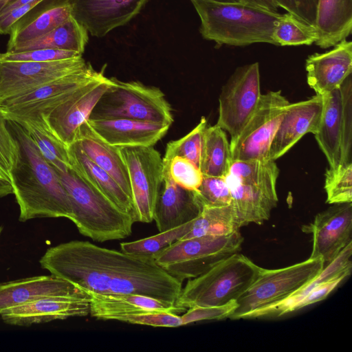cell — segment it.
<instances>
[{
	"label": "cell",
	"instance_id": "cell-1",
	"mask_svg": "<svg viewBox=\"0 0 352 352\" xmlns=\"http://www.w3.org/2000/svg\"><path fill=\"white\" fill-rule=\"evenodd\" d=\"M41 266L85 293L136 294L175 304L182 283L152 256L71 241L48 248Z\"/></svg>",
	"mask_w": 352,
	"mask_h": 352
},
{
	"label": "cell",
	"instance_id": "cell-2",
	"mask_svg": "<svg viewBox=\"0 0 352 352\" xmlns=\"http://www.w3.org/2000/svg\"><path fill=\"white\" fill-rule=\"evenodd\" d=\"M8 123L18 144L17 157L8 176L19 206V221L42 217L71 220V202L56 170L21 125L9 120Z\"/></svg>",
	"mask_w": 352,
	"mask_h": 352
},
{
	"label": "cell",
	"instance_id": "cell-3",
	"mask_svg": "<svg viewBox=\"0 0 352 352\" xmlns=\"http://www.w3.org/2000/svg\"><path fill=\"white\" fill-rule=\"evenodd\" d=\"M200 19L202 37L219 45H274L272 34L281 14L237 1L190 0Z\"/></svg>",
	"mask_w": 352,
	"mask_h": 352
},
{
	"label": "cell",
	"instance_id": "cell-4",
	"mask_svg": "<svg viewBox=\"0 0 352 352\" xmlns=\"http://www.w3.org/2000/svg\"><path fill=\"white\" fill-rule=\"evenodd\" d=\"M56 170L71 202L70 221L81 234L98 242L123 239L131 234L135 222L132 214L118 208L72 168Z\"/></svg>",
	"mask_w": 352,
	"mask_h": 352
},
{
	"label": "cell",
	"instance_id": "cell-5",
	"mask_svg": "<svg viewBox=\"0 0 352 352\" xmlns=\"http://www.w3.org/2000/svg\"><path fill=\"white\" fill-rule=\"evenodd\" d=\"M278 175L279 168L271 159L232 161L225 179L241 228L269 219L278 204Z\"/></svg>",
	"mask_w": 352,
	"mask_h": 352
},
{
	"label": "cell",
	"instance_id": "cell-6",
	"mask_svg": "<svg viewBox=\"0 0 352 352\" xmlns=\"http://www.w3.org/2000/svg\"><path fill=\"white\" fill-rule=\"evenodd\" d=\"M262 267L239 252L200 276L188 279L176 300L184 311L197 306H219L236 300L254 281Z\"/></svg>",
	"mask_w": 352,
	"mask_h": 352
},
{
	"label": "cell",
	"instance_id": "cell-7",
	"mask_svg": "<svg viewBox=\"0 0 352 352\" xmlns=\"http://www.w3.org/2000/svg\"><path fill=\"white\" fill-rule=\"evenodd\" d=\"M243 241L239 230L228 235L182 239L153 258L162 268L182 283L200 276L239 252Z\"/></svg>",
	"mask_w": 352,
	"mask_h": 352
},
{
	"label": "cell",
	"instance_id": "cell-8",
	"mask_svg": "<svg viewBox=\"0 0 352 352\" xmlns=\"http://www.w3.org/2000/svg\"><path fill=\"white\" fill-rule=\"evenodd\" d=\"M111 79L88 119L129 118L170 126L173 122L170 105L158 87Z\"/></svg>",
	"mask_w": 352,
	"mask_h": 352
},
{
	"label": "cell",
	"instance_id": "cell-9",
	"mask_svg": "<svg viewBox=\"0 0 352 352\" xmlns=\"http://www.w3.org/2000/svg\"><path fill=\"white\" fill-rule=\"evenodd\" d=\"M324 267L322 258L309 257L283 268H262L254 281L236 299L238 307L229 318H244L254 311L285 300L316 277Z\"/></svg>",
	"mask_w": 352,
	"mask_h": 352
},
{
	"label": "cell",
	"instance_id": "cell-10",
	"mask_svg": "<svg viewBox=\"0 0 352 352\" xmlns=\"http://www.w3.org/2000/svg\"><path fill=\"white\" fill-rule=\"evenodd\" d=\"M102 75L103 70L97 72L89 64L82 71L8 99L0 104V109L7 120L30 123L40 129L49 131L43 119L78 89Z\"/></svg>",
	"mask_w": 352,
	"mask_h": 352
},
{
	"label": "cell",
	"instance_id": "cell-11",
	"mask_svg": "<svg viewBox=\"0 0 352 352\" xmlns=\"http://www.w3.org/2000/svg\"><path fill=\"white\" fill-rule=\"evenodd\" d=\"M289 102L280 90L261 94L253 113L240 133L231 138L233 160L270 159V148Z\"/></svg>",
	"mask_w": 352,
	"mask_h": 352
},
{
	"label": "cell",
	"instance_id": "cell-12",
	"mask_svg": "<svg viewBox=\"0 0 352 352\" xmlns=\"http://www.w3.org/2000/svg\"><path fill=\"white\" fill-rule=\"evenodd\" d=\"M129 173L135 221H153L163 183V158L153 146L120 148Z\"/></svg>",
	"mask_w": 352,
	"mask_h": 352
},
{
	"label": "cell",
	"instance_id": "cell-13",
	"mask_svg": "<svg viewBox=\"0 0 352 352\" xmlns=\"http://www.w3.org/2000/svg\"><path fill=\"white\" fill-rule=\"evenodd\" d=\"M261 96L258 63L237 67L221 88L216 124L228 131L231 138L236 137L253 113Z\"/></svg>",
	"mask_w": 352,
	"mask_h": 352
},
{
	"label": "cell",
	"instance_id": "cell-14",
	"mask_svg": "<svg viewBox=\"0 0 352 352\" xmlns=\"http://www.w3.org/2000/svg\"><path fill=\"white\" fill-rule=\"evenodd\" d=\"M89 65L82 56L50 62L0 60V104L48 82L82 71Z\"/></svg>",
	"mask_w": 352,
	"mask_h": 352
},
{
	"label": "cell",
	"instance_id": "cell-15",
	"mask_svg": "<svg viewBox=\"0 0 352 352\" xmlns=\"http://www.w3.org/2000/svg\"><path fill=\"white\" fill-rule=\"evenodd\" d=\"M111 83V79L102 75L78 89L43 119L50 132L67 147L70 146Z\"/></svg>",
	"mask_w": 352,
	"mask_h": 352
},
{
	"label": "cell",
	"instance_id": "cell-16",
	"mask_svg": "<svg viewBox=\"0 0 352 352\" xmlns=\"http://www.w3.org/2000/svg\"><path fill=\"white\" fill-rule=\"evenodd\" d=\"M302 229L312 234L310 257L322 258L325 267L352 241V203L333 204Z\"/></svg>",
	"mask_w": 352,
	"mask_h": 352
},
{
	"label": "cell",
	"instance_id": "cell-17",
	"mask_svg": "<svg viewBox=\"0 0 352 352\" xmlns=\"http://www.w3.org/2000/svg\"><path fill=\"white\" fill-rule=\"evenodd\" d=\"M149 0H69L72 16L93 36L102 37L129 22Z\"/></svg>",
	"mask_w": 352,
	"mask_h": 352
},
{
	"label": "cell",
	"instance_id": "cell-18",
	"mask_svg": "<svg viewBox=\"0 0 352 352\" xmlns=\"http://www.w3.org/2000/svg\"><path fill=\"white\" fill-rule=\"evenodd\" d=\"M323 109V96L317 95L289 103L270 148L269 157L276 160L285 155L305 134H316Z\"/></svg>",
	"mask_w": 352,
	"mask_h": 352
},
{
	"label": "cell",
	"instance_id": "cell-19",
	"mask_svg": "<svg viewBox=\"0 0 352 352\" xmlns=\"http://www.w3.org/2000/svg\"><path fill=\"white\" fill-rule=\"evenodd\" d=\"M307 82L316 94L338 89L352 73V42L343 39L330 50L309 55L305 61Z\"/></svg>",
	"mask_w": 352,
	"mask_h": 352
},
{
	"label": "cell",
	"instance_id": "cell-20",
	"mask_svg": "<svg viewBox=\"0 0 352 352\" xmlns=\"http://www.w3.org/2000/svg\"><path fill=\"white\" fill-rule=\"evenodd\" d=\"M89 314V297L57 296L39 299L0 314L8 324L30 326Z\"/></svg>",
	"mask_w": 352,
	"mask_h": 352
},
{
	"label": "cell",
	"instance_id": "cell-21",
	"mask_svg": "<svg viewBox=\"0 0 352 352\" xmlns=\"http://www.w3.org/2000/svg\"><path fill=\"white\" fill-rule=\"evenodd\" d=\"M57 296L89 297L72 283L52 274L0 283V314L33 301Z\"/></svg>",
	"mask_w": 352,
	"mask_h": 352
},
{
	"label": "cell",
	"instance_id": "cell-22",
	"mask_svg": "<svg viewBox=\"0 0 352 352\" xmlns=\"http://www.w3.org/2000/svg\"><path fill=\"white\" fill-rule=\"evenodd\" d=\"M92 129L108 144L118 147L153 146L170 125L129 118L87 119Z\"/></svg>",
	"mask_w": 352,
	"mask_h": 352
},
{
	"label": "cell",
	"instance_id": "cell-23",
	"mask_svg": "<svg viewBox=\"0 0 352 352\" xmlns=\"http://www.w3.org/2000/svg\"><path fill=\"white\" fill-rule=\"evenodd\" d=\"M195 191L175 184L163 175V183L155 204L153 221L159 232H164L188 223L202 210Z\"/></svg>",
	"mask_w": 352,
	"mask_h": 352
},
{
	"label": "cell",
	"instance_id": "cell-24",
	"mask_svg": "<svg viewBox=\"0 0 352 352\" xmlns=\"http://www.w3.org/2000/svg\"><path fill=\"white\" fill-rule=\"evenodd\" d=\"M87 294L89 314L98 320L121 321L127 316L146 313L184 312L174 303L140 294Z\"/></svg>",
	"mask_w": 352,
	"mask_h": 352
},
{
	"label": "cell",
	"instance_id": "cell-25",
	"mask_svg": "<svg viewBox=\"0 0 352 352\" xmlns=\"http://www.w3.org/2000/svg\"><path fill=\"white\" fill-rule=\"evenodd\" d=\"M71 16L69 0H45L12 26L6 51L47 34Z\"/></svg>",
	"mask_w": 352,
	"mask_h": 352
},
{
	"label": "cell",
	"instance_id": "cell-26",
	"mask_svg": "<svg viewBox=\"0 0 352 352\" xmlns=\"http://www.w3.org/2000/svg\"><path fill=\"white\" fill-rule=\"evenodd\" d=\"M74 142L78 144L92 162L109 173L132 199L129 173L120 148L108 144L98 136L87 120L78 128Z\"/></svg>",
	"mask_w": 352,
	"mask_h": 352
},
{
	"label": "cell",
	"instance_id": "cell-27",
	"mask_svg": "<svg viewBox=\"0 0 352 352\" xmlns=\"http://www.w3.org/2000/svg\"><path fill=\"white\" fill-rule=\"evenodd\" d=\"M67 148L72 169L118 208L133 216L132 199L114 179L92 162L76 142Z\"/></svg>",
	"mask_w": 352,
	"mask_h": 352
},
{
	"label": "cell",
	"instance_id": "cell-28",
	"mask_svg": "<svg viewBox=\"0 0 352 352\" xmlns=\"http://www.w3.org/2000/svg\"><path fill=\"white\" fill-rule=\"evenodd\" d=\"M314 26L322 49L346 38L352 30V0H318Z\"/></svg>",
	"mask_w": 352,
	"mask_h": 352
},
{
	"label": "cell",
	"instance_id": "cell-29",
	"mask_svg": "<svg viewBox=\"0 0 352 352\" xmlns=\"http://www.w3.org/2000/svg\"><path fill=\"white\" fill-rule=\"evenodd\" d=\"M352 241L349 242L340 254L313 280L295 292L285 300L271 306L254 311L245 318H278L295 311L296 305L306 296L320 282L335 277L341 273L351 270Z\"/></svg>",
	"mask_w": 352,
	"mask_h": 352
},
{
	"label": "cell",
	"instance_id": "cell-30",
	"mask_svg": "<svg viewBox=\"0 0 352 352\" xmlns=\"http://www.w3.org/2000/svg\"><path fill=\"white\" fill-rule=\"evenodd\" d=\"M341 114V96L338 89L323 96L322 116L314 134L331 168L337 166L340 161Z\"/></svg>",
	"mask_w": 352,
	"mask_h": 352
},
{
	"label": "cell",
	"instance_id": "cell-31",
	"mask_svg": "<svg viewBox=\"0 0 352 352\" xmlns=\"http://www.w3.org/2000/svg\"><path fill=\"white\" fill-rule=\"evenodd\" d=\"M88 38L87 30L71 16L47 34L25 42L11 51L54 49L72 51L82 54Z\"/></svg>",
	"mask_w": 352,
	"mask_h": 352
},
{
	"label": "cell",
	"instance_id": "cell-32",
	"mask_svg": "<svg viewBox=\"0 0 352 352\" xmlns=\"http://www.w3.org/2000/svg\"><path fill=\"white\" fill-rule=\"evenodd\" d=\"M232 161L225 131L217 124L207 126L204 132L199 165L203 175L225 177Z\"/></svg>",
	"mask_w": 352,
	"mask_h": 352
},
{
	"label": "cell",
	"instance_id": "cell-33",
	"mask_svg": "<svg viewBox=\"0 0 352 352\" xmlns=\"http://www.w3.org/2000/svg\"><path fill=\"white\" fill-rule=\"evenodd\" d=\"M240 228L232 205L204 207L199 214L192 220L189 231L182 239L228 235Z\"/></svg>",
	"mask_w": 352,
	"mask_h": 352
},
{
	"label": "cell",
	"instance_id": "cell-34",
	"mask_svg": "<svg viewBox=\"0 0 352 352\" xmlns=\"http://www.w3.org/2000/svg\"><path fill=\"white\" fill-rule=\"evenodd\" d=\"M275 45L298 46L315 43L318 34L314 25L307 23L293 14H281L272 31Z\"/></svg>",
	"mask_w": 352,
	"mask_h": 352
},
{
	"label": "cell",
	"instance_id": "cell-35",
	"mask_svg": "<svg viewBox=\"0 0 352 352\" xmlns=\"http://www.w3.org/2000/svg\"><path fill=\"white\" fill-rule=\"evenodd\" d=\"M17 123L25 129L43 157L56 170L65 172L72 168L67 147L49 131L40 129L27 122Z\"/></svg>",
	"mask_w": 352,
	"mask_h": 352
},
{
	"label": "cell",
	"instance_id": "cell-36",
	"mask_svg": "<svg viewBox=\"0 0 352 352\" xmlns=\"http://www.w3.org/2000/svg\"><path fill=\"white\" fill-rule=\"evenodd\" d=\"M192 221L181 226L144 239L120 243V250L131 254L153 256L174 242L181 239L190 230Z\"/></svg>",
	"mask_w": 352,
	"mask_h": 352
},
{
	"label": "cell",
	"instance_id": "cell-37",
	"mask_svg": "<svg viewBox=\"0 0 352 352\" xmlns=\"http://www.w3.org/2000/svg\"><path fill=\"white\" fill-rule=\"evenodd\" d=\"M207 126V120L202 116L197 125L188 134L169 142L166 145L163 164L175 156H179L190 160L199 168L204 132Z\"/></svg>",
	"mask_w": 352,
	"mask_h": 352
},
{
	"label": "cell",
	"instance_id": "cell-38",
	"mask_svg": "<svg viewBox=\"0 0 352 352\" xmlns=\"http://www.w3.org/2000/svg\"><path fill=\"white\" fill-rule=\"evenodd\" d=\"M324 189L329 204L352 202V162L327 169Z\"/></svg>",
	"mask_w": 352,
	"mask_h": 352
},
{
	"label": "cell",
	"instance_id": "cell-39",
	"mask_svg": "<svg viewBox=\"0 0 352 352\" xmlns=\"http://www.w3.org/2000/svg\"><path fill=\"white\" fill-rule=\"evenodd\" d=\"M341 96V151L340 164L351 162L352 78L349 75L339 88Z\"/></svg>",
	"mask_w": 352,
	"mask_h": 352
},
{
	"label": "cell",
	"instance_id": "cell-40",
	"mask_svg": "<svg viewBox=\"0 0 352 352\" xmlns=\"http://www.w3.org/2000/svg\"><path fill=\"white\" fill-rule=\"evenodd\" d=\"M163 175H167L177 185L187 190L197 191L204 175L199 168L190 160L175 156L163 164Z\"/></svg>",
	"mask_w": 352,
	"mask_h": 352
},
{
	"label": "cell",
	"instance_id": "cell-41",
	"mask_svg": "<svg viewBox=\"0 0 352 352\" xmlns=\"http://www.w3.org/2000/svg\"><path fill=\"white\" fill-rule=\"evenodd\" d=\"M202 207H222L232 204V196L225 177L204 175L195 191Z\"/></svg>",
	"mask_w": 352,
	"mask_h": 352
},
{
	"label": "cell",
	"instance_id": "cell-42",
	"mask_svg": "<svg viewBox=\"0 0 352 352\" xmlns=\"http://www.w3.org/2000/svg\"><path fill=\"white\" fill-rule=\"evenodd\" d=\"M82 56L75 52L54 49H35L25 51H6L0 53V60L50 62Z\"/></svg>",
	"mask_w": 352,
	"mask_h": 352
},
{
	"label": "cell",
	"instance_id": "cell-43",
	"mask_svg": "<svg viewBox=\"0 0 352 352\" xmlns=\"http://www.w3.org/2000/svg\"><path fill=\"white\" fill-rule=\"evenodd\" d=\"M238 307L236 300L219 306H197L188 308L181 316L182 325L193 322L229 318Z\"/></svg>",
	"mask_w": 352,
	"mask_h": 352
},
{
	"label": "cell",
	"instance_id": "cell-44",
	"mask_svg": "<svg viewBox=\"0 0 352 352\" xmlns=\"http://www.w3.org/2000/svg\"><path fill=\"white\" fill-rule=\"evenodd\" d=\"M18 155V144L0 109V167L8 175ZM9 177V176H8Z\"/></svg>",
	"mask_w": 352,
	"mask_h": 352
},
{
	"label": "cell",
	"instance_id": "cell-45",
	"mask_svg": "<svg viewBox=\"0 0 352 352\" xmlns=\"http://www.w3.org/2000/svg\"><path fill=\"white\" fill-rule=\"evenodd\" d=\"M121 322L160 327H177L182 325L181 316L169 311L133 315L123 318Z\"/></svg>",
	"mask_w": 352,
	"mask_h": 352
},
{
	"label": "cell",
	"instance_id": "cell-46",
	"mask_svg": "<svg viewBox=\"0 0 352 352\" xmlns=\"http://www.w3.org/2000/svg\"><path fill=\"white\" fill-rule=\"evenodd\" d=\"M280 8L314 25L318 0H276Z\"/></svg>",
	"mask_w": 352,
	"mask_h": 352
},
{
	"label": "cell",
	"instance_id": "cell-47",
	"mask_svg": "<svg viewBox=\"0 0 352 352\" xmlns=\"http://www.w3.org/2000/svg\"><path fill=\"white\" fill-rule=\"evenodd\" d=\"M258 7L268 11L278 12L280 8L276 0H234Z\"/></svg>",
	"mask_w": 352,
	"mask_h": 352
},
{
	"label": "cell",
	"instance_id": "cell-48",
	"mask_svg": "<svg viewBox=\"0 0 352 352\" xmlns=\"http://www.w3.org/2000/svg\"><path fill=\"white\" fill-rule=\"evenodd\" d=\"M13 194L10 180L0 177V197Z\"/></svg>",
	"mask_w": 352,
	"mask_h": 352
},
{
	"label": "cell",
	"instance_id": "cell-49",
	"mask_svg": "<svg viewBox=\"0 0 352 352\" xmlns=\"http://www.w3.org/2000/svg\"><path fill=\"white\" fill-rule=\"evenodd\" d=\"M15 0H0V14L12 2Z\"/></svg>",
	"mask_w": 352,
	"mask_h": 352
},
{
	"label": "cell",
	"instance_id": "cell-50",
	"mask_svg": "<svg viewBox=\"0 0 352 352\" xmlns=\"http://www.w3.org/2000/svg\"><path fill=\"white\" fill-rule=\"evenodd\" d=\"M0 177L9 180L8 175L0 167Z\"/></svg>",
	"mask_w": 352,
	"mask_h": 352
},
{
	"label": "cell",
	"instance_id": "cell-51",
	"mask_svg": "<svg viewBox=\"0 0 352 352\" xmlns=\"http://www.w3.org/2000/svg\"><path fill=\"white\" fill-rule=\"evenodd\" d=\"M2 229H3V228L1 226H0V234H1V232H2Z\"/></svg>",
	"mask_w": 352,
	"mask_h": 352
}]
</instances>
